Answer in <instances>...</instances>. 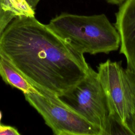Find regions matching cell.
I'll return each mask as SVG.
<instances>
[{
	"label": "cell",
	"instance_id": "cell-1",
	"mask_svg": "<svg viewBox=\"0 0 135 135\" xmlns=\"http://www.w3.org/2000/svg\"><path fill=\"white\" fill-rule=\"evenodd\" d=\"M0 57L43 95L55 101L84 79L90 66L47 24L17 17L0 36Z\"/></svg>",
	"mask_w": 135,
	"mask_h": 135
},
{
	"label": "cell",
	"instance_id": "cell-2",
	"mask_svg": "<svg viewBox=\"0 0 135 135\" xmlns=\"http://www.w3.org/2000/svg\"><path fill=\"white\" fill-rule=\"evenodd\" d=\"M47 25L77 51L108 54L120 47V35L104 14L80 15L62 13Z\"/></svg>",
	"mask_w": 135,
	"mask_h": 135
},
{
	"label": "cell",
	"instance_id": "cell-3",
	"mask_svg": "<svg viewBox=\"0 0 135 135\" xmlns=\"http://www.w3.org/2000/svg\"><path fill=\"white\" fill-rule=\"evenodd\" d=\"M98 78L104 92L111 121L129 134L127 122L135 107V75L121 61L107 60L97 68Z\"/></svg>",
	"mask_w": 135,
	"mask_h": 135
},
{
	"label": "cell",
	"instance_id": "cell-4",
	"mask_svg": "<svg viewBox=\"0 0 135 135\" xmlns=\"http://www.w3.org/2000/svg\"><path fill=\"white\" fill-rule=\"evenodd\" d=\"M54 101L100 127L104 135L111 134V122L106 98L97 72L91 66L84 79Z\"/></svg>",
	"mask_w": 135,
	"mask_h": 135
},
{
	"label": "cell",
	"instance_id": "cell-5",
	"mask_svg": "<svg viewBox=\"0 0 135 135\" xmlns=\"http://www.w3.org/2000/svg\"><path fill=\"white\" fill-rule=\"evenodd\" d=\"M24 96L55 135H104L100 127L48 97L38 93Z\"/></svg>",
	"mask_w": 135,
	"mask_h": 135
},
{
	"label": "cell",
	"instance_id": "cell-6",
	"mask_svg": "<svg viewBox=\"0 0 135 135\" xmlns=\"http://www.w3.org/2000/svg\"><path fill=\"white\" fill-rule=\"evenodd\" d=\"M114 26L120 37L119 53L135 75V0H126L115 13Z\"/></svg>",
	"mask_w": 135,
	"mask_h": 135
},
{
	"label": "cell",
	"instance_id": "cell-7",
	"mask_svg": "<svg viewBox=\"0 0 135 135\" xmlns=\"http://www.w3.org/2000/svg\"><path fill=\"white\" fill-rule=\"evenodd\" d=\"M0 76L5 83L16 88L24 94H42L34 86L25 79L6 61L0 57ZM43 95V94H42Z\"/></svg>",
	"mask_w": 135,
	"mask_h": 135
},
{
	"label": "cell",
	"instance_id": "cell-8",
	"mask_svg": "<svg viewBox=\"0 0 135 135\" xmlns=\"http://www.w3.org/2000/svg\"><path fill=\"white\" fill-rule=\"evenodd\" d=\"M3 9L17 17H35V9L26 0H1Z\"/></svg>",
	"mask_w": 135,
	"mask_h": 135
},
{
	"label": "cell",
	"instance_id": "cell-9",
	"mask_svg": "<svg viewBox=\"0 0 135 135\" xmlns=\"http://www.w3.org/2000/svg\"><path fill=\"white\" fill-rule=\"evenodd\" d=\"M16 17L11 13L4 10L0 0V36L8 24Z\"/></svg>",
	"mask_w": 135,
	"mask_h": 135
},
{
	"label": "cell",
	"instance_id": "cell-10",
	"mask_svg": "<svg viewBox=\"0 0 135 135\" xmlns=\"http://www.w3.org/2000/svg\"><path fill=\"white\" fill-rule=\"evenodd\" d=\"M20 133L14 127L0 124V135H20Z\"/></svg>",
	"mask_w": 135,
	"mask_h": 135
},
{
	"label": "cell",
	"instance_id": "cell-11",
	"mask_svg": "<svg viewBox=\"0 0 135 135\" xmlns=\"http://www.w3.org/2000/svg\"><path fill=\"white\" fill-rule=\"evenodd\" d=\"M127 128L129 134L135 135V107L132 115L127 122Z\"/></svg>",
	"mask_w": 135,
	"mask_h": 135
},
{
	"label": "cell",
	"instance_id": "cell-12",
	"mask_svg": "<svg viewBox=\"0 0 135 135\" xmlns=\"http://www.w3.org/2000/svg\"><path fill=\"white\" fill-rule=\"evenodd\" d=\"M30 6L34 9H35L36 6L40 0H26Z\"/></svg>",
	"mask_w": 135,
	"mask_h": 135
},
{
	"label": "cell",
	"instance_id": "cell-13",
	"mask_svg": "<svg viewBox=\"0 0 135 135\" xmlns=\"http://www.w3.org/2000/svg\"><path fill=\"white\" fill-rule=\"evenodd\" d=\"M105 1H106L108 3L112 4L120 5L126 0H105Z\"/></svg>",
	"mask_w": 135,
	"mask_h": 135
},
{
	"label": "cell",
	"instance_id": "cell-14",
	"mask_svg": "<svg viewBox=\"0 0 135 135\" xmlns=\"http://www.w3.org/2000/svg\"><path fill=\"white\" fill-rule=\"evenodd\" d=\"M2 112L0 111V124H1V120L2 119Z\"/></svg>",
	"mask_w": 135,
	"mask_h": 135
}]
</instances>
